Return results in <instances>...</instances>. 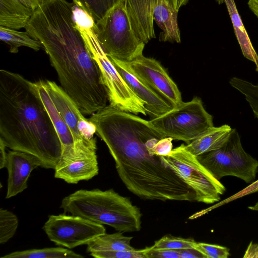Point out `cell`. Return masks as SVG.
<instances>
[{
    "label": "cell",
    "instance_id": "21",
    "mask_svg": "<svg viewBox=\"0 0 258 258\" xmlns=\"http://www.w3.org/2000/svg\"><path fill=\"white\" fill-rule=\"evenodd\" d=\"M0 39L9 46V51L12 53H17L19 48L22 46L30 48L36 51L43 48L41 43L33 38L26 31L21 32L0 26Z\"/></svg>",
    "mask_w": 258,
    "mask_h": 258
},
{
    "label": "cell",
    "instance_id": "19",
    "mask_svg": "<svg viewBox=\"0 0 258 258\" xmlns=\"http://www.w3.org/2000/svg\"><path fill=\"white\" fill-rule=\"evenodd\" d=\"M232 23L234 32L243 56L254 63L258 72V54L244 27L234 0H224Z\"/></svg>",
    "mask_w": 258,
    "mask_h": 258
},
{
    "label": "cell",
    "instance_id": "31",
    "mask_svg": "<svg viewBox=\"0 0 258 258\" xmlns=\"http://www.w3.org/2000/svg\"><path fill=\"white\" fill-rule=\"evenodd\" d=\"M256 192H258V180L253 181L251 184H250V185L241 190L239 192L225 199L222 202H219L216 206H219L223 205L236 199L243 197L245 196L253 194Z\"/></svg>",
    "mask_w": 258,
    "mask_h": 258
},
{
    "label": "cell",
    "instance_id": "33",
    "mask_svg": "<svg viewBox=\"0 0 258 258\" xmlns=\"http://www.w3.org/2000/svg\"><path fill=\"white\" fill-rule=\"evenodd\" d=\"M244 258H257L258 257V243L251 241L248 244L244 254Z\"/></svg>",
    "mask_w": 258,
    "mask_h": 258
},
{
    "label": "cell",
    "instance_id": "11",
    "mask_svg": "<svg viewBox=\"0 0 258 258\" xmlns=\"http://www.w3.org/2000/svg\"><path fill=\"white\" fill-rule=\"evenodd\" d=\"M94 137L75 142L73 148L62 152L54 169V177L71 184L92 179L99 172Z\"/></svg>",
    "mask_w": 258,
    "mask_h": 258
},
{
    "label": "cell",
    "instance_id": "39",
    "mask_svg": "<svg viewBox=\"0 0 258 258\" xmlns=\"http://www.w3.org/2000/svg\"><path fill=\"white\" fill-rule=\"evenodd\" d=\"M188 1V0H179L178 6L180 8L182 6L185 5Z\"/></svg>",
    "mask_w": 258,
    "mask_h": 258
},
{
    "label": "cell",
    "instance_id": "16",
    "mask_svg": "<svg viewBox=\"0 0 258 258\" xmlns=\"http://www.w3.org/2000/svg\"><path fill=\"white\" fill-rule=\"evenodd\" d=\"M228 124L209 128L190 143L185 148L194 155L201 154L221 148L227 141L232 131Z\"/></svg>",
    "mask_w": 258,
    "mask_h": 258
},
{
    "label": "cell",
    "instance_id": "18",
    "mask_svg": "<svg viewBox=\"0 0 258 258\" xmlns=\"http://www.w3.org/2000/svg\"><path fill=\"white\" fill-rule=\"evenodd\" d=\"M33 12L19 0H0V26L17 30L25 28Z\"/></svg>",
    "mask_w": 258,
    "mask_h": 258
},
{
    "label": "cell",
    "instance_id": "22",
    "mask_svg": "<svg viewBox=\"0 0 258 258\" xmlns=\"http://www.w3.org/2000/svg\"><path fill=\"white\" fill-rule=\"evenodd\" d=\"M81 254L62 247H46L16 251L1 258H83Z\"/></svg>",
    "mask_w": 258,
    "mask_h": 258
},
{
    "label": "cell",
    "instance_id": "37",
    "mask_svg": "<svg viewBox=\"0 0 258 258\" xmlns=\"http://www.w3.org/2000/svg\"><path fill=\"white\" fill-rule=\"evenodd\" d=\"M173 8L178 12L179 10L178 8L179 0H167Z\"/></svg>",
    "mask_w": 258,
    "mask_h": 258
},
{
    "label": "cell",
    "instance_id": "8",
    "mask_svg": "<svg viewBox=\"0 0 258 258\" xmlns=\"http://www.w3.org/2000/svg\"><path fill=\"white\" fill-rule=\"evenodd\" d=\"M159 132L173 140L187 144L207 129L214 126L213 117L197 97L183 102L150 120Z\"/></svg>",
    "mask_w": 258,
    "mask_h": 258
},
{
    "label": "cell",
    "instance_id": "26",
    "mask_svg": "<svg viewBox=\"0 0 258 258\" xmlns=\"http://www.w3.org/2000/svg\"><path fill=\"white\" fill-rule=\"evenodd\" d=\"M146 247L142 249L117 251H98L89 253L96 258H146Z\"/></svg>",
    "mask_w": 258,
    "mask_h": 258
},
{
    "label": "cell",
    "instance_id": "1",
    "mask_svg": "<svg viewBox=\"0 0 258 258\" xmlns=\"http://www.w3.org/2000/svg\"><path fill=\"white\" fill-rule=\"evenodd\" d=\"M75 6L67 0H46L34 11L25 29L42 45L62 88L84 115H92L107 105L108 97L77 27Z\"/></svg>",
    "mask_w": 258,
    "mask_h": 258
},
{
    "label": "cell",
    "instance_id": "29",
    "mask_svg": "<svg viewBox=\"0 0 258 258\" xmlns=\"http://www.w3.org/2000/svg\"><path fill=\"white\" fill-rule=\"evenodd\" d=\"M146 258H180L178 250L168 249H153L146 247Z\"/></svg>",
    "mask_w": 258,
    "mask_h": 258
},
{
    "label": "cell",
    "instance_id": "15",
    "mask_svg": "<svg viewBox=\"0 0 258 258\" xmlns=\"http://www.w3.org/2000/svg\"><path fill=\"white\" fill-rule=\"evenodd\" d=\"M109 58L130 88L144 101L147 114L152 119L164 114L173 108L161 96L130 73L119 60Z\"/></svg>",
    "mask_w": 258,
    "mask_h": 258
},
{
    "label": "cell",
    "instance_id": "38",
    "mask_svg": "<svg viewBox=\"0 0 258 258\" xmlns=\"http://www.w3.org/2000/svg\"><path fill=\"white\" fill-rule=\"evenodd\" d=\"M248 208L252 211H258V201L254 205L249 206Z\"/></svg>",
    "mask_w": 258,
    "mask_h": 258
},
{
    "label": "cell",
    "instance_id": "5",
    "mask_svg": "<svg viewBox=\"0 0 258 258\" xmlns=\"http://www.w3.org/2000/svg\"><path fill=\"white\" fill-rule=\"evenodd\" d=\"M91 28L109 57L128 61L143 54L145 44L133 28L123 0L97 22L92 21Z\"/></svg>",
    "mask_w": 258,
    "mask_h": 258
},
{
    "label": "cell",
    "instance_id": "32",
    "mask_svg": "<svg viewBox=\"0 0 258 258\" xmlns=\"http://www.w3.org/2000/svg\"><path fill=\"white\" fill-rule=\"evenodd\" d=\"M180 258H206L201 252L195 248L177 249Z\"/></svg>",
    "mask_w": 258,
    "mask_h": 258
},
{
    "label": "cell",
    "instance_id": "6",
    "mask_svg": "<svg viewBox=\"0 0 258 258\" xmlns=\"http://www.w3.org/2000/svg\"><path fill=\"white\" fill-rule=\"evenodd\" d=\"M133 28L145 44L156 38L154 21L162 30L161 40L180 43L177 13L167 0H123Z\"/></svg>",
    "mask_w": 258,
    "mask_h": 258
},
{
    "label": "cell",
    "instance_id": "13",
    "mask_svg": "<svg viewBox=\"0 0 258 258\" xmlns=\"http://www.w3.org/2000/svg\"><path fill=\"white\" fill-rule=\"evenodd\" d=\"M45 82L51 98L70 130L74 142L83 138H94L96 133L95 125L84 116L75 101L54 82L46 80Z\"/></svg>",
    "mask_w": 258,
    "mask_h": 258
},
{
    "label": "cell",
    "instance_id": "4",
    "mask_svg": "<svg viewBox=\"0 0 258 258\" xmlns=\"http://www.w3.org/2000/svg\"><path fill=\"white\" fill-rule=\"evenodd\" d=\"M77 26L92 57L97 63L106 87L109 105L136 115H147L145 103L130 88L100 45L91 28L92 20L77 8Z\"/></svg>",
    "mask_w": 258,
    "mask_h": 258
},
{
    "label": "cell",
    "instance_id": "23",
    "mask_svg": "<svg viewBox=\"0 0 258 258\" xmlns=\"http://www.w3.org/2000/svg\"><path fill=\"white\" fill-rule=\"evenodd\" d=\"M122 0H73L75 6L83 11L93 22L96 23Z\"/></svg>",
    "mask_w": 258,
    "mask_h": 258
},
{
    "label": "cell",
    "instance_id": "24",
    "mask_svg": "<svg viewBox=\"0 0 258 258\" xmlns=\"http://www.w3.org/2000/svg\"><path fill=\"white\" fill-rule=\"evenodd\" d=\"M18 225V218L15 214L7 209H0V244H5L13 237Z\"/></svg>",
    "mask_w": 258,
    "mask_h": 258
},
{
    "label": "cell",
    "instance_id": "9",
    "mask_svg": "<svg viewBox=\"0 0 258 258\" xmlns=\"http://www.w3.org/2000/svg\"><path fill=\"white\" fill-rule=\"evenodd\" d=\"M197 158L218 180L226 176H233L249 183L254 180L258 172V161L244 150L235 128L232 129L223 146Z\"/></svg>",
    "mask_w": 258,
    "mask_h": 258
},
{
    "label": "cell",
    "instance_id": "17",
    "mask_svg": "<svg viewBox=\"0 0 258 258\" xmlns=\"http://www.w3.org/2000/svg\"><path fill=\"white\" fill-rule=\"evenodd\" d=\"M35 84L59 138L62 146V152L70 150L74 147V141L73 135L56 108L47 90L45 81L39 80L35 82Z\"/></svg>",
    "mask_w": 258,
    "mask_h": 258
},
{
    "label": "cell",
    "instance_id": "35",
    "mask_svg": "<svg viewBox=\"0 0 258 258\" xmlns=\"http://www.w3.org/2000/svg\"><path fill=\"white\" fill-rule=\"evenodd\" d=\"M27 7L35 10L41 3L46 0H19Z\"/></svg>",
    "mask_w": 258,
    "mask_h": 258
},
{
    "label": "cell",
    "instance_id": "40",
    "mask_svg": "<svg viewBox=\"0 0 258 258\" xmlns=\"http://www.w3.org/2000/svg\"><path fill=\"white\" fill-rule=\"evenodd\" d=\"M215 1L219 5L224 3V0H215Z\"/></svg>",
    "mask_w": 258,
    "mask_h": 258
},
{
    "label": "cell",
    "instance_id": "28",
    "mask_svg": "<svg viewBox=\"0 0 258 258\" xmlns=\"http://www.w3.org/2000/svg\"><path fill=\"white\" fill-rule=\"evenodd\" d=\"M240 92L244 96L255 117L258 119V85L246 81L241 86Z\"/></svg>",
    "mask_w": 258,
    "mask_h": 258
},
{
    "label": "cell",
    "instance_id": "27",
    "mask_svg": "<svg viewBox=\"0 0 258 258\" xmlns=\"http://www.w3.org/2000/svg\"><path fill=\"white\" fill-rule=\"evenodd\" d=\"M195 248L206 258H227L230 255L229 248L219 245L197 242Z\"/></svg>",
    "mask_w": 258,
    "mask_h": 258
},
{
    "label": "cell",
    "instance_id": "7",
    "mask_svg": "<svg viewBox=\"0 0 258 258\" xmlns=\"http://www.w3.org/2000/svg\"><path fill=\"white\" fill-rule=\"evenodd\" d=\"M171 169L195 192L196 202L211 204L219 202L226 191L224 185L207 169L182 144L167 155L160 156Z\"/></svg>",
    "mask_w": 258,
    "mask_h": 258
},
{
    "label": "cell",
    "instance_id": "36",
    "mask_svg": "<svg viewBox=\"0 0 258 258\" xmlns=\"http://www.w3.org/2000/svg\"><path fill=\"white\" fill-rule=\"evenodd\" d=\"M247 5L250 10L258 18V0H248Z\"/></svg>",
    "mask_w": 258,
    "mask_h": 258
},
{
    "label": "cell",
    "instance_id": "34",
    "mask_svg": "<svg viewBox=\"0 0 258 258\" xmlns=\"http://www.w3.org/2000/svg\"><path fill=\"white\" fill-rule=\"evenodd\" d=\"M6 148H7L4 142L0 139V169L6 168L8 153L6 152Z\"/></svg>",
    "mask_w": 258,
    "mask_h": 258
},
{
    "label": "cell",
    "instance_id": "20",
    "mask_svg": "<svg viewBox=\"0 0 258 258\" xmlns=\"http://www.w3.org/2000/svg\"><path fill=\"white\" fill-rule=\"evenodd\" d=\"M123 232L105 233L91 240L87 244V251L89 253L98 251H117L134 250L131 245L133 237L123 235Z\"/></svg>",
    "mask_w": 258,
    "mask_h": 258
},
{
    "label": "cell",
    "instance_id": "30",
    "mask_svg": "<svg viewBox=\"0 0 258 258\" xmlns=\"http://www.w3.org/2000/svg\"><path fill=\"white\" fill-rule=\"evenodd\" d=\"M172 140L170 137H165L161 139L151 150V154L157 156L167 155L173 149Z\"/></svg>",
    "mask_w": 258,
    "mask_h": 258
},
{
    "label": "cell",
    "instance_id": "12",
    "mask_svg": "<svg viewBox=\"0 0 258 258\" xmlns=\"http://www.w3.org/2000/svg\"><path fill=\"white\" fill-rule=\"evenodd\" d=\"M120 61L130 73L161 96L172 107L183 102L177 85L157 60L142 54L130 61Z\"/></svg>",
    "mask_w": 258,
    "mask_h": 258
},
{
    "label": "cell",
    "instance_id": "3",
    "mask_svg": "<svg viewBox=\"0 0 258 258\" xmlns=\"http://www.w3.org/2000/svg\"><path fill=\"white\" fill-rule=\"evenodd\" d=\"M60 208L65 213L107 225L119 232H137L142 227L140 208L113 189L78 190L63 198Z\"/></svg>",
    "mask_w": 258,
    "mask_h": 258
},
{
    "label": "cell",
    "instance_id": "10",
    "mask_svg": "<svg viewBox=\"0 0 258 258\" xmlns=\"http://www.w3.org/2000/svg\"><path fill=\"white\" fill-rule=\"evenodd\" d=\"M42 228L50 241L70 249L87 245L92 239L106 233L102 224L79 216L64 214L49 216Z\"/></svg>",
    "mask_w": 258,
    "mask_h": 258
},
{
    "label": "cell",
    "instance_id": "2",
    "mask_svg": "<svg viewBox=\"0 0 258 258\" xmlns=\"http://www.w3.org/2000/svg\"><path fill=\"white\" fill-rule=\"evenodd\" d=\"M0 139L12 150L32 154L55 169L62 153L58 135L35 82L0 70Z\"/></svg>",
    "mask_w": 258,
    "mask_h": 258
},
{
    "label": "cell",
    "instance_id": "25",
    "mask_svg": "<svg viewBox=\"0 0 258 258\" xmlns=\"http://www.w3.org/2000/svg\"><path fill=\"white\" fill-rule=\"evenodd\" d=\"M196 241L193 238H185L166 235L150 246L153 249H180L195 248Z\"/></svg>",
    "mask_w": 258,
    "mask_h": 258
},
{
    "label": "cell",
    "instance_id": "14",
    "mask_svg": "<svg viewBox=\"0 0 258 258\" xmlns=\"http://www.w3.org/2000/svg\"><path fill=\"white\" fill-rule=\"evenodd\" d=\"M41 166V160L35 156L19 151H9L6 167L8 173L6 199L15 197L26 189L32 171Z\"/></svg>",
    "mask_w": 258,
    "mask_h": 258
}]
</instances>
